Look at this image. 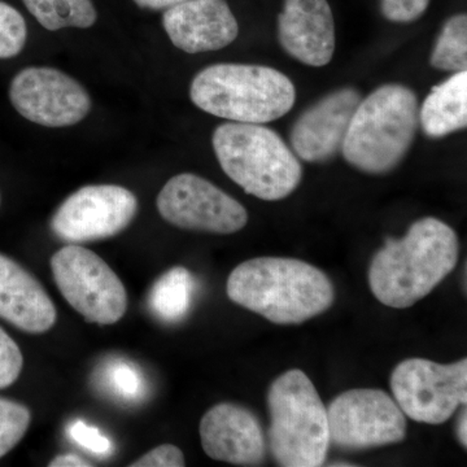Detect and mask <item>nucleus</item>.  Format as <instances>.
Segmentation results:
<instances>
[{
  "instance_id": "nucleus-1",
  "label": "nucleus",
  "mask_w": 467,
  "mask_h": 467,
  "mask_svg": "<svg viewBox=\"0 0 467 467\" xmlns=\"http://www.w3.org/2000/svg\"><path fill=\"white\" fill-rule=\"evenodd\" d=\"M460 257L456 232L434 217L418 220L404 238L387 239L368 267V285L389 308H410L453 272Z\"/></svg>"
},
{
  "instance_id": "nucleus-2",
  "label": "nucleus",
  "mask_w": 467,
  "mask_h": 467,
  "mask_svg": "<svg viewBox=\"0 0 467 467\" xmlns=\"http://www.w3.org/2000/svg\"><path fill=\"white\" fill-rule=\"evenodd\" d=\"M229 299L275 325H300L326 312L335 300L330 278L312 264L285 257H256L227 279Z\"/></svg>"
},
{
  "instance_id": "nucleus-3",
  "label": "nucleus",
  "mask_w": 467,
  "mask_h": 467,
  "mask_svg": "<svg viewBox=\"0 0 467 467\" xmlns=\"http://www.w3.org/2000/svg\"><path fill=\"white\" fill-rule=\"evenodd\" d=\"M420 125V103L407 86H380L359 101L350 119L342 153L353 168L386 174L404 160Z\"/></svg>"
},
{
  "instance_id": "nucleus-4",
  "label": "nucleus",
  "mask_w": 467,
  "mask_h": 467,
  "mask_svg": "<svg viewBox=\"0 0 467 467\" xmlns=\"http://www.w3.org/2000/svg\"><path fill=\"white\" fill-rule=\"evenodd\" d=\"M199 109L241 124L275 121L296 101L290 78L275 67L254 64H214L201 70L190 86Z\"/></svg>"
},
{
  "instance_id": "nucleus-5",
  "label": "nucleus",
  "mask_w": 467,
  "mask_h": 467,
  "mask_svg": "<svg viewBox=\"0 0 467 467\" xmlns=\"http://www.w3.org/2000/svg\"><path fill=\"white\" fill-rule=\"evenodd\" d=\"M212 144L227 177L261 201H282L303 180L299 158L265 125L226 122L214 130Z\"/></svg>"
},
{
  "instance_id": "nucleus-6",
  "label": "nucleus",
  "mask_w": 467,
  "mask_h": 467,
  "mask_svg": "<svg viewBox=\"0 0 467 467\" xmlns=\"http://www.w3.org/2000/svg\"><path fill=\"white\" fill-rule=\"evenodd\" d=\"M269 444L278 465H324L330 447L327 409L300 368L276 378L267 392Z\"/></svg>"
},
{
  "instance_id": "nucleus-7",
  "label": "nucleus",
  "mask_w": 467,
  "mask_h": 467,
  "mask_svg": "<svg viewBox=\"0 0 467 467\" xmlns=\"http://www.w3.org/2000/svg\"><path fill=\"white\" fill-rule=\"evenodd\" d=\"M54 281L64 299L88 322L117 324L128 309V294L119 275L94 252L67 244L51 257Z\"/></svg>"
},
{
  "instance_id": "nucleus-8",
  "label": "nucleus",
  "mask_w": 467,
  "mask_h": 467,
  "mask_svg": "<svg viewBox=\"0 0 467 467\" xmlns=\"http://www.w3.org/2000/svg\"><path fill=\"white\" fill-rule=\"evenodd\" d=\"M391 389L402 413L420 423L441 425L467 402V359L441 365L425 358L401 361Z\"/></svg>"
},
{
  "instance_id": "nucleus-9",
  "label": "nucleus",
  "mask_w": 467,
  "mask_h": 467,
  "mask_svg": "<svg viewBox=\"0 0 467 467\" xmlns=\"http://www.w3.org/2000/svg\"><path fill=\"white\" fill-rule=\"evenodd\" d=\"M330 442L348 451L370 450L404 441L407 416L389 393L355 389L335 398L327 409Z\"/></svg>"
},
{
  "instance_id": "nucleus-10",
  "label": "nucleus",
  "mask_w": 467,
  "mask_h": 467,
  "mask_svg": "<svg viewBox=\"0 0 467 467\" xmlns=\"http://www.w3.org/2000/svg\"><path fill=\"white\" fill-rule=\"evenodd\" d=\"M138 213V199L117 184H91L61 202L51 220L60 241L79 244L103 241L124 232Z\"/></svg>"
},
{
  "instance_id": "nucleus-11",
  "label": "nucleus",
  "mask_w": 467,
  "mask_h": 467,
  "mask_svg": "<svg viewBox=\"0 0 467 467\" xmlns=\"http://www.w3.org/2000/svg\"><path fill=\"white\" fill-rule=\"evenodd\" d=\"M156 205L168 223L193 232L234 234L248 223L247 211L241 202L192 173L171 178L160 192Z\"/></svg>"
},
{
  "instance_id": "nucleus-12",
  "label": "nucleus",
  "mask_w": 467,
  "mask_h": 467,
  "mask_svg": "<svg viewBox=\"0 0 467 467\" xmlns=\"http://www.w3.org/2000/svg\"><path fill=\"white\" fill-rule=\"evenodd\" d=\"M9 100L24 119L47 128L78 124L92 106L84 86L48 67H29L18 72L9 86Z\"/></svg>"
},
{
  "instance_id": "nucleus-13",
  "label": "nucleus",
  "mask_w": 467,
  "mask_h": 467,
  "mask_svg": "<svg viewBox=\"0 0 467 467\" xmlns=\"http://www.w3.org/2000/svg\"><path fill=\"white\" fill-rule=\"evenodd\" d=\"M361 94L355 88L330 92L301 113L290 134L292 150L306 162H326L342 150Z\"/></svg>"
},
{
  "instance_id": "nucleus-14",
  "label": "nucleus",
  "mask_w": 467,
  "mask_h": 467,
  "mask_svg": "<svg viewBox=\"0 0 467 467\" xmlns=\"http://www.w3.org/2000/svg\"><path fill=\"white\" fill-rule=\"evenodd\" d=\"M202 447L212 460L236 466H259L266 442L257 417L232 402L209 409L201 422Z\"/></svg>"
},
{
  "instance_id": "nucleus-15",
  "label": "nucleus",
  "mask_w": 467,
  "mask_h": 467,
  "mask_svg": "<svg viewBox=\"0 0 467 467\" xmlns=\"http://www.w3.org/2000/svg\"><path fill=\"white\" fill-rule=\"evenodd\" d=\"M162 26L175 47L192 55L225 48L239 34L226 0H184L165 9Z\"/></svg>"
},
{
  "instance_id": "nucleus-16",
  "label": "nucleus",
  "mask_w": 467,
  "mask_h": 467,
  "mask_svg": "<svg viewBox=\"0 0 467 467\" xmlns=\"http://www.w3.org/2000/svg\"><path fill=\"white\" fill-rule=\"evenodd\" d=\"M278 39L282 48L304 66H327L337 46L327 0H285L278 16Z\"/></svg>"
},
{
  "instance_id": "nucleus-17",
  "label": "nucleus",
  "mask_w": 467,
  "mask_h": 467,
  "mask_svg": "<svg viewBox=\"0 0 467 467\" xmlns=\"http://www.w3.org/2000/svg\"><path fill=\"white\" fill-rule=\"evenodd\" d=\"M0 318L29 334H43L57 324V312L38 279L0 254Z\"/></svg>"
},
{
  "instance_id": "nucleus-18",
  "label": "nucleus",
  "mask_w": 467,
  "mask_h": 467,
  "mask_svg": "<svg viewBox=\"0 0 467 467\" xmlns=\"http://www.w3.org/2000/svg\"><path fill=\"white\" fill-rule=\"evenodd\" d=\"M420 124L430 138H444L467 125V72L454 73L436 85L420 107Z\"/></svg>"
},
{
  "instance_id": "nucleus-19",
  "label": "nucleus",
  "mask_w": 467,
  "mask_h": 467,
  "mask_svg": "<svg viewBox=\"0 0 467 467\" xmlns=\"http://www.w3.org/2000/svg\"><path fill=\"white\" fill-rule=\"evenodd\" d=\"M195 287V279L186 267H171L150 288V312L167 324L182 321L192 309Z\"/></svg>"
},
{
  "instance_id": "nucleus-20",
  "label": "nucleus",
  "mask_w": 467,
  "mask_h": 467,
  "mask_svg": "<svg viewBox=\"0 0 467 467\" xmlns=\"http://www.w3.org/2000/svg\"><path fill=\"white\" fill-rule=\"evenodd\" d=\"M27 11L50 32L64 27L88 29L97 21L92 0H24Z\"/></svg>"
},
{
  "instance_id": "nucleus-21",
  "label": "nucleus",
  "mask_w": 467,
  "mask_h": 467,
  "mask_svg": "<svg viewBox=\"0 0 467 467\" xmlns=\"http://www.w3.org/2000/svg\"><path fill=\"white\" fill-rule=\"evenodd\" d=\"M430 63L442 72H462L467 69V16L454 15L445 21Z\"/></svg>"
},
{
  "instance_id": "nucleus-22",
  "label": "nucleus",
  "mask_w": 467,
  "mask_h": 467,
  "mask_svg": "<svg viewBox=\"0 0 467 467\" xmlns=\"http://www.w3.org/2000/svg\"><path fill=\"white\" fill-rule=\"evenodd\" d=\"M103 383L119 400L135 402L146 393L142 373L122 359L109 362L103 370Z\"/></svg>"
},
{
  "instance_id": "nucleus-23",
  "label": "nucleus",
  "mask_w": 467,
  "mask_h": 467,
  "mask_svg": "<svg viewBox=\"0 0 467 467\" xmlns=\"http://www.w3.org/2000/svg\"><path fill=\"white\" fill-rule=\"evenodd\" d=\"M32 420L26 405L0 398V459L23 441Z\"/></svg>"
},
{
  "instance_id": "nucleus-24",
  "label": "nucleus",
  "mask_w": 467,
  "mask_h": 467,
  "mask_svg": "<svg viewBox=\"0 0 467 467\" xmlns=\"http://www.w3.org/2000/svg\"><path fill=\"white\" fill-rule=\"evenodd\" d=\"M26 18L0 0V58L17 57L26 47Z\"/></svg>"
},
{
  "instance_id": "nucleus-25",
  "label": "nucleus",
  "mask_w": 467,
  "mask_h": 467,
  "mask_svg": "<svg viewBox=\"0 0 467 467\" xmlns=\"http://www.w3.org/2000/svg\"><path fill=\"white\" fill-rule=\"evenodd\" d=\"M24 358L20 347L2 327H0V389L12 386L21 371Z\"/></svg>"
},
{
  "instance_id": "nucleus-26",
  "label": "nucleus",
  "mask_w": 467,
  "mask_h": 467,
  "mask_svg": "<svg viewBox=\"0 0 467 467\" xmlns=\"http://www.w3.org/2000/svg\"><path fill=\"white\" fill-rule=\"evenodd\" d=\"M67 436L79 447L88 451V453L98 457H109L112 454L113 445L107 436L101 434L99 430L95 429L82 420H75L67 427Z\"/></svg>"
},
{
  "instance_id": "nucleus-27",
  "label": "nucleus",
  "mask_w": 467,
  "mask_h": 467,
  "mask_svg": "<svg viewBox=\"0 0 467 467\" xmlns=\"http://www.w3.org/2000/svg\"><path fill=\"white\" fill-rule=\"evenodd\" d=\"M431 0H380L383 16L392 23L409 24L423 16Z\"/></svg>"
},
{
  "instance_id": "nucleus-28",
  "label": "nucleus",
  "mask_w": 467,
  "mask_h": 467,
  "mask_svg": "<svg viewBox=\"0 0 467 467\" xmlns=\"http://www.w3.org/2000/svg\"><path fill=\"white\" fill-rule=\"evenodd\" d=\"M186 465L182 451L173 444L159 445L140 460L131 463V467H183Z\"/></svg>"
},
{
  "instance_id": "nucleus-29",
  "label": "nucleus",
  "mask_w": 467,
  "mask_h": 467,
  "mask_svg": "<svg viewBox=\"0 0 467 467\" xmlns=\"http://www.w3.org/2000/svg\"><path fill=\"white\" fill-rule=\"evenodd\" d=\"M50 467H90L91 463L88 461L79 457L78 454L67 453L60 454V456L55 457L54 460L48 463Z\"/></svg>"
},
{
  "instance_id": "nucleus-30",
  "label": "nucleus",
  "mask_w": 467,
  "mask_h": 467,
  "mask_svg": "<svg viewBox=\"0 0 467 467\" xmlns=\"http://www.w3.org/2000/svg\"><path fill=\"white\" fill-rule=\"evenodd\" d=\"M181 2H184V0H134L138 7L150 9V11L168 9Z\"/></svg>"
},
{
  "instance_id": "nucleus-31",
  "label": "nucleus",
  "mask_w": 467,
  "mask_h": 467,
  "mask_svg": "<svg viewBox=\"0 0 467 467\" xmlns=\"http://www.w3.org/2000/svg\"><path fill=\"white\" fill-rule=\"evenodd\" d=\"M467 411L466 408L463 407L459 417V422H457V438H459L460 444L463 448L467 447Z\"/></svg>"
}]
</instances>
